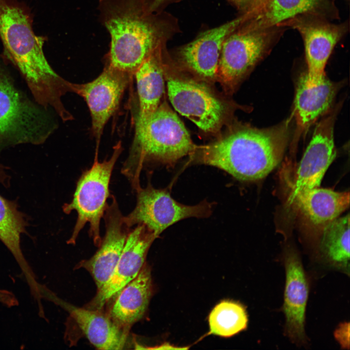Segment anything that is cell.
I'll return each mask as SVG.
<instances>
[{
	"instance_id": "6da1fadb",
	"label": "cell",
	"mask_w": 350,
	"mask_h": 350,
	"mask_svg": "<svg viewBox=\"0 0 350 350\" xmlns=\"http://www.w3.org/2000/svg\"><path fill=\"white\" fill-rule=\"evenodd\" d=\"M98 9L111 38L106 63L132 75L156 48L180 31L175 16L152 11L147 0H100Z\"/></svg>"
},
{
	"instance_id": "7a4b0ae2",
	"label": "cell",
	"mask_w": 350,
	"mask_h": 350,
	"mask_svg": "<svg viewBox=\"0 0 350 350\" xmlns=\"http://www.w3.org/2000/svg\"><path fill=\"white\" fill-rule=\"evenodd\" d=\"M30 9L18 0H0V39L3 54L19 71L34 101L47 108L58 105L69 82L57 74L43 51L46 38L35 35Z\"/></svg>"
},
{
	"instance_id": "3957f363",
	"label": "cell",
	"mask_w": 350,
	"mask_h": 350,
	"mask_svg": "<svg viewBox=\"0 0 350 350\" xmlns=\"http://www.w3.org/2000/svg\"><path fill=\"white\" fill-rule=\"evenodd\" d=\"M289 138V121L267 128L243 125L199 148L198 159L240 181L258 180L280 162Z\"/></svg>"
},
{
	"instance_id": "277c9868",
	"label": "cell",
	"mask_w": 350,
	"mask_h": 350,
	"mask_svg": "<svg viewBox=\"0 0 350 350\" xmlns=\"http://www.w3.org/2000/svg\"><path fill=\"white\" fill-rule=\"evenodd\" d=\"M184 124L165 103L158 106L142 129L135 134L130 155L122 173L136 190L145 162L173 165L196 149Z\"/></svg>"
},
{
	"instance_id": "5b68a950",
	"label": "cell",
	"mask_w": 350,
	"mask_h": 350,
	"mask_svg": "<svg viewBox=\"0 0 350 350\" xmlns=\"http://www.w3.org/2000/svg\"><path fill=\"white\" fill-rule=\"evenodd\" d=\"M47 111L17 87L0 62V149L43 143L54 128Z\"/></svg>"
},
{
	"instance_id": "8992f818",
	"label": "cell",
	"mask_w": 350,
	"mask_h": 350,
	"mask_svg": "<svg viewBox=\"0 0 350 350\" xmlns=\"http://www.w3.org/2000/svg\"><path fill=\"white\" fill-rule=\"evenodd\" d=\"M122 150L121 142L114 147L108 160L99 162L97 153L90 169L85 171L79 178L72 200L63 206L66 214L75 210L77 220L72 235L68 243L74 244L80 231L89 224L88 233L95 245L99 246L101 239L100 224L107 205L110 196L109 183L116 162Z\"/></svg>"
},
{
	"instance_id": "52a82bcc",
	"label": "cell",
	"mask_w": 350,
	"mask_h": 350,
	"mask_svg": "<svg viewBox=\"0 0 350 350\" xmlns=\"http://www.w3.org/2000/svg\"><path fill=\"white\" fill-rule=\"evenodd\" d=\"M287 28L275 26L253 29L243 22L225 39L221 49L217 79L232 89L268 53Z\"/></svg>"
},
{
	"instance_id": "ba28073f",
	"label": "cell",
	"mask_w": 350,
	"mask_h": 350,
	"mask_svg": "<svg viewBox=\"0 0 350 350\" xmlns=\"http://www.w3.org/2000/svg\"><path fill=\"white\" fill-rule=\"evenodd\" d=\"M137 203L124 221L129 228L142 225L158 237L174 224L191 217L205 218L211 212V204L203 201L189 206L175 201L166 190L154 188L150 183L136 190Z\"/></svg>"
},
{
	"instance_id": "9c48e42d",
	"label": "cell",
	"mask_w": 350,
	"mask_h": 350,
	"mask_svg": "<svg viewBox=\"0 0 350 350\" xmlns=\"http://www.w3.org/2000/svg\"><path fill=\"white\" fill-rule=\"evenodd\" d=\"M349 23H331L324 18L303 14L285 21L278 26L296 30L304 43L307 71L308 85L317 84L325 76L324 69L336 44L347 34Z\"/></svg>"
},
{
	"instance_id": "30bf717a",
	"label": "cell",
	"mask_w": 350,
	"mask_h": 350,
	"mask_svg": "<svg viewBox=\"0 0 350 350\" xmlns=\"http://www.w3.org/2000/svg\"><path fill=\"white\" fill-rule=\"evenodd\" d=\"M168 95L175 110L205 132H214L221 126L226 107L206 87L192 80L170 77Z\"/></svg>"
},
{
	"instance_id": "8fae6325",
	"label": "cell",
	"mask_w": 350,
	"mask_h": 350,
	"mask_svg": "<svg viewBox=\"0 0 350 350\" xmlns=\"http://www.w3.org/2000/svg\"><path fill=\"white\" fill-rule=\"evenodd\" d=\"M132 76L106 63L102 73L92 81L71 83L72 92L82 97L88 107L92 132L98 145L105 126L117 109Z\"/></svg>"
},
{
	"instance_id": "7c38bea8",
	"label": "cell",
	"mask_w": 350,
	"mask_h": 350,
	"mask_svg": "<svg viewBox=\"0 0 350 350\" xmlns=\"http://www.w3.org/2000/svg\"><path fill=\"white\" fill-rule=\"evenodd\" d=\"M245 18V15L241 14L222 25L201 32L193 40L175 50L177 63L203 79L210 81L217 79L223 43Z\"/></svg>"
},
{
	"instance_id": "4fadbf2b",
	"label": "cell",
	"mask_w": 350,
	"mask_h": 350,
	"mask_svg": "<svg viewBox=\"0 0 350 350\" xmlns=\"http://www.w3.org/2000/svg\"><path fill=\"white\" fill-rule=\"evenodd\" d=\"M130 230L115 269L108 281L97 291L90 304L100 309L124 286L135 278L143 266L148 250L157 238L142 225ZM93 307L91 308L92 309Z\"/></svg>"
},
{
	"instance_id": "5bb4252c",
	"label": "cell",
	"mask_w": 350,
	"mask_h": 350,
	"mask_svg": "<svg viewBox=\"0 0 350 350\" xmlns=\"http://www.w3.org/2000/svg\"><path fill=\"white\" fill-rule=\"evenodd\" d=\"M103 216L105 233L100 247L89 260L80 264L91 274L98 290L112 275L130 231L113 195L111 203L107 204Z\"/></svg>"
},
{
	"instance_id": "9a60e30c",
	"label": "cell",
	"mask_w": 350,
	"mask_h": 350,
	"mask_svg": "<svg viewBox=\"0 0 350 350\" xmlns=\"http://www.w3.org/2000/svg\"><path fill=\"white\" fill-rule=\"evenodd\" d=\"M335 116L336 112L333 111L316 125L298 166L292 193L319 187L336 156L333 139Z\"/></svg>"
},
{
	"instance_id": "2e32d148",
	"label": "cell",
	"mask_w": 350,
	"mask_h": 350,
	"mask_svg": "<svg viewBox=\"0 0 350 350\" xmlns=\"http://www.w3.org/2000/svg\"><path fill=\"white\" fill-rule=\"evenodd\" d=\"M286 281L283 311L285 332L296 343L306 342L304 329L305 311L309 295L306 276L299 256L293 251L284 256Z\"/></svg>"
},
{
	"instance_id": "e0dca14e",
	"label": "cell",
	"mask_w": 350,
	"mask_h": 350,
	"mask_svg": "<svg viewBox=\"0 0 350 350\" xmlns=\"http://www.w3.org/2000/svg\"><path fill=\"white\" fill-rule=\"evenodd\" d=\"M335 0H266L252 13L244 23L253 29L275 26L303 14L318 16L329 20L337 19Z\"/></svg>"
},
{
	"instance_id": "ac0fdd59",
	"label": "cell",
	"mask_w": 350,
	"mask_h": 350,
	"mask_svg": "<svg viewBox=\"0 0 350 350\" xmlns=\"http://www.w3.org/2000/svg\"><path fill=\"white\" fill-rule=\"evenodd\" d=\"M166 44L156 48L134 73L139 100V112L135 134L144 127L160 105L164 89V70Z\"/></svg>"
},
{
	"instance_id": "d6986e66",
	"label": "cell",
	"mask_w": 350,
	"mask_h": 350,
	"mask_svg": "<svg viewBox=\"0 0 350 350\" xmlns=\"http://www.w3.org/2000/svg\"><path fill=\"white\" fill-rule=\"evenodd\" d=\"M46 297L65 308L89 342L98 349L120 350L124 346L128 329L97 310L77 307L58 299L49 291Z\"/></svg>"
},
{
	"instance_id": "ffe728a7",
	"label": "cell",
	"mask_w": 350,
	"mask_h": 350,
	"mask_svg": "<svg viewBox=\"0 0 350 350\" xmlns=\"http://www.w3.org/2000/svg\"><path fill=\"white\" fill-rule=\"evenodd\" d=\"M338 89V85L325 76L316 85H308L303 73L298 83L294 114L298 137L330 108Z\"/></svg>"
},
{
	"instance_id": "44dd1931",
	"label": "cell",
	"mask_w": 350,
	"mask_h": 350,
	"mask_svg": "<svg viewBox=\"0 0 350 350\" xmlns=\"http://www.w3.org/2000/svg\"><path fill=\"white\" fill-rule=\"evenodd\" d=\"M290 199L312 223L323 227L350 206L349 192L318 187L292 193Z\"/></svg>"
},
{
	"instance_id": "7402d4cb",
	"label": "cell",
	"mask_w": 350,
	"mask_h": 350,
	"mask_svg": "<svg viewBox=\"0 0 350 350\" xmlns=\"http://www.w3.org/2000/svg\"><path fill=\"white\" fill-rule=\"evenodd\" d=\"M151 293L150 270L143 266L137 276L116 294L109 316L121 327L128 329L143 316Z\"/></svg>"
},
{
	"instance_id": "603a6c76",
	"label": "cell",
	"mask_w": 350,
	"mask_h": 350,
	"mask_svg": "<svg viewBox=\"0 0 350 350\" xmlns=\"http://www.w3.org/2000/svg\"><path fill=\"white\" fill-rule=\"evenodd\" d=\"M27 223L15 203L0 195V240L13 254L25 277L32 292L40 287L21 249L20 236Z\"/></svg>"
},
{
	"instance_id": "cb8c5ba5",
	"label": "cell",
	"mask_w": 350,
	"mask_h": 350,
	"mask_svg": "<svg viewBox=\"0 0 350 350\" xmlns=\"http://www.w3.org/2000/svg\"><path fill=\"white\" fill-rule=\"evenodd\" d=\"M320 248L324 258L330 266L349 274V214L337 217L324 227Z\"/></svg>"
},
{
	"instance_id": "d4e9b609",
	"label": "cell",
	"mask_w": 350,
	"mask_h": 350,
	"mask_svg": "<svg viewBox=\"0 0 350 350\" xmlns=\"http://www.w3.org/2000/svg\"><path fill=\"white\" fill-rule=\"evenodd\" d=\"M208 321L210 334L229 337L246 329L248 317L242 304L232 300H224L213 308Z\"/></svg>"
},
{
	"instance_id": "484cf974",
	"label": "cell",
	"mask_w": 350,
	"mask_h": 350,
	"mask_svg": "<svg viewBox=\"0 0 350 350\" xmlns=\"http://www.w3.org/2000/svg\"><path fill=\"white\" fill-rule=\"evenodd\" d=\"M334 337L344 349L350 347V324L345 322L341 324L334 332Z\"/></svg>"
},
{
	"instance_id": "4316f807",
	"label": "cell",
	"mask_w": 350,
	"mask_h": 350,
	"mask_svg": "<svg viewBox=\"0 0 350 350\" xmlns=\"http://www.w3.org/2000/svg\"><path fill=\"white\" fill-rule=\"evenodd\" d=\"M240 12L241 14L250 13L257 6L258 0H227Z\"/></svg>"
},
{
	"instance_id": "83f0119b",
	"label": "cell",
	"mask_w": 350,
	"mask_h": 350,
	"mask_svg": "<svg viewBox=\"0 0 350 350\" xmlns=\"http://www.w3.org/2000/svg\"><path fill=\"white\" fill-rule=\"evenodd\" d=\"M150 10L153 12H160L169 4L180 0H147Z\"/></svg>"
},
{
	"instance_id": "f1b7e54d",
	"label": "cell",
	"mask_w": 350,
	"mask_h": 350,
	"mask_svg": "<svg viewBox=\"0 0 350 350\" xmlns=\"http://www.w3.org/2000/svg\"><path fill=\"white\" fill-rule=\"evenodd\" d=\"M10 293L6 290L0 289V302L5 304L9 300Z\"/></svg>"
},
{
	"instance_id": "f546056e",
	"label": "cell",
	"mask_w": 350,
	"mask_h": 350,
	"mask_svg": "<svg viewBox=\"0 0 350 350\" xmlns=\"http://www.w3.org/2000/svg\"><path fill=\"white\" fill-rule=\"evenodd\" d=\"M8 176L4 171V167L0 164V183L3 184L7 183Z\"/></svg>"
},
{
	"instance_id": "4dcf8cb0",
	"label": "cell",
	"mask_w": 350,
	"mask_h": 350,
	"mask_svg": "<svg viewBox=\"0 0 350 350\" xmlns=\"http://www.w3.org/2000/svg\"><path fill=\"white\" fill-rule=\"evenodd\" d=\"M147 349H186V348H178V347H175L172 345H170L168 344H164L162 345H160L159 347H154V348H147Z\"/></svg>"
},
{
	"instance_id": "1f68e13d",
	"label": "cell",
	"mask_w": 350,
	"mask_h": 350,
	"mask_svg": "<svg viewBox=\"0 0 350 350\" xmlns=\"http://www.w3.org/2000/svg\"><path fill=\"white\" fill-rule=\"evenodd\" d=\"M266 0H258L257 2V6L255 10H256L258 8H259L261 5H262ZM254 10V11H255Z\"/></svg>"
}]
</instances>
